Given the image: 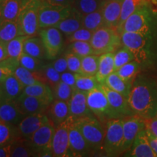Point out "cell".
Segmentation results:
<instances>
[{
    "label": "cell",
    "instance_id": "obj_1",
    "mask_svg": "<svg viewBox=\"0 0 157 157\" xmlns=\"http://www.w3.org/2000/svg\"><path fill=\"white\" fill-rule=\"evenodd\" d=\"M127 100L135 115L143 119L156 117L157 79L140 72L132 82Z\"/></svg>",
    "mask_w": 157,
    "mask_h": 157
},
{
    "label": "cell",
    "instance_id": "obj_2",
    "mask_svg": "<svg viewBox=\"0 0 157 157\" xmlns=\"http://www.w3.org/2000/svg\"><path fill=\"white\" fill-rule=\"evenodd\" d=\"M121 44L134 55L143 70L157 71V32H122Z\"/></svg>",
    "mask_w": 157,
    "mask_h": 157
},
{
    "label": "cell",
    "instance_id": "obj_3",
    "mask_svg": "<svg viewBox=\"0 0 157 157\" xmlns=\"http://www.w3.org/2000/svg\"><path fill=\"white\" fill-rule=\"evenodd\" d=\"M117 31L119 34L122 32H157V10L151 2L146 0L118 27Z\"/></svg>",
    "mask_w": 157,
    "mask_h": 157
},
{
    "label": "cell",
    "instance_id": "obj_4",
    "mask_svg": "<svg viewBox=\"0 0 157 157\" xmlns=\"http://www.w3.org/2000/svg\"><path fill=\"white\" fill-rule=\"evenodd\" d=\"M71 118L74 124L87 141L93 154L103 153L105 124L102 123L95 116Z\"/></svg>",
    "mask_w": 157,
    "mask_h": 157
},
{
    "label": "cell",
    "instance_id": "obj_5",
    "mask_svg": "<svg viewBox=\"0 0 157 157\" xmlns=\"http://www.w3.org/2000/svg\"><path fill=\"white\" fill-rule=\"evenodd\" d=\"M95 55L101 56L107 52H114L122 45L121 36L117 29L103 26L94 31L90 40Z\"/></svg>",
    "mask_w": 157,
    "mask_h": 157
},
{
    "label": "cell",
    "instance_id": "obj_6",
    "mask_svg": "<svg viewBox=\"0 0 157 157\" xmlns=\"http://www.w3.org/2000/svg\"><path fill=\"white\" fill-rule=\"evenodd\" d=\"M123 142V119H113L105 124L103 154L106 156L121 155Z\"/></svg>",
    "mask_w": 157,
    "mask_h": 157
},
{
    "label": "cell",
    "instance_id": "obj_7",
    "mask_svg": "<svg viewBox=\"0 0 157 157\" xmlns=\"http://www.w3.org/2000/svg\"><path fill=\"white\" fill-rule=\"evenodd\" d=\"M87 101L88 106L93 114L104 124L111 119H119L111 108L101 84L87 93Z\"/></svg>",
    "mask_w": 157,
    "mask_h": 157
},
{
    "label": "cell",
    "instance_id": "obj_8",
    "mask_svg": "<svg viewBox=\"0 0 157 157\" xmlns=\"http://www.w3.org/2000/svg\"><path fill=\"white\" fill-rule=\"evenodd\" d=\"M41 0H28L23 7L17 19L21 35L38 36L39 31V9Z\"/></svg>",
    "mask_w": 157,
    "mask_h": 157
},
{
    "label": "cell",
    "instance_id": "obj_9",
    "mask_svg": "<svg viewBox=\"0 0 157 157\" xmlns=\"http://www.w3.org/2000/svg\"><path fill=\"white\" fill-rule=\"evenodd\" d=\"M71 6L52 5L42 1L39 9V28L54 27L71 13Z\"/></svg>",
    "mask_w": 157,
    "mask_h": 157
},
{
    "label": "cell",
    "instance_id": "obj_10",
    "mask_svg": "<svg viewBox=\"0 0 157 157\" xmlns=\"http://www.w3.org/2000/svg\"><path fill=\"white\" fill-rule=\"evenodd\" d=\"M38 36L44 44L47 60H55L59 57L64 46V38L61 31L56 27L40 29Z\"/></svg>",
    "mask_w": 157,
    "mask_h": 157
},
{
    "label": "cell",
    "instance_id": "obj_11",
    "mask_svg": "<svg viewBox=\"0 0 157 157\" xmlns=\"http://www.w3.org/2000/svg\"><path fill=\"white\" fill-rule=\"evenodd\" d=\"M145 128L144 119L137 115L123 118V142L121 155L128 151L141 129Z\"/></svg>",
    "mask_w": 157,
    "mask_h": 157
},
{
    "label": "cell",
    "instance_id": "obj_12",
    "mask_svg": "<svg viewBox=\"0 0 157 157\" xmlns=\"http://www.w3.org/2000/svg\"><path fill=\"white\" fill-rule=\"evenodd\" d=\"M93 153L73 119L69 117V157L93 156Z\"/></svg>",
    "mask_w": 157,
    "mask_h": 157
},
{
    "label": "cell",
    "instance_id": "obj_13",
    "mask_svg": "<svg viewBox=\"0 0 157 157\" xmlns=\"http://www.w3.org/2000/svg\"><path fill=\"white\" fill-rule=\"evenodd\" d=\"M52 148L54 156L69 157V118L56 127Z\"/></svg>",
    "mask_w": 157,
    "mask_h": 157
},
{
    "label": "cell",
    "instance_id": "obj_14",
    "mask_svg": "<svg viewBox=\"0 0 157 157\" xmlns=\"http://www.w3.org/2000/svg\"><path fill=\"white\" fill-rule=\"evenodd\" d=\"M56 127L50 121L37 129L29 139L37 151V156L43 151L52 150V143Z\"/></svg>",
    "mask_w": 157,
    "mask_h": 157
},
{
    "label": "cell",
    "instance_id": "obj_15",
    "mask_svg": "<svg viewBox=\"0 0 157 157\" xmlns=\"http://www.w3.org/2000/svg\"><path fill=\"white\" fill-rule=\"evenodd\" d=\"M101 86L106 95L111 108L119 119H123L129 116L135 115L129 106L127 98L110 89L105 84L102 83Z\"/></svg>",
    "mask_w": 157,
    "mask_h": 157
},
{
    "label": "cell",
    "instance_id": "obj_16",
    "mask_svg": "<svg viewBox=\"0 0 157 157\" xmlns=\"http://www.w3.org/2000/svg\"><path fill=\"white\" fill-rule=\"evenodd\" d=\"M14 102L21 113L24 116L46 113L50 104L42 99L23 93Z\"/></svg>",
    "mask_w": 157,
    "mask_h": 157
},
{
    "label": "cell",
    "instance_id": "obj_17",
    "mask_svg": "<svg viewBox=\"0 0 157 157\" xmlns=\"http://www.w3.org/2000/svg\"><path fill=\"white\" fill-rule=\"evenodd\" d=\"M48 121L45 113L25 116L17 125L19 138L29 139L37 129Z\"/></svg>",
    "mask_w": 157,
    "mask_h": 157
},
{
    "label": "cell",
    "instance_id": "obj_18",
    "mask_svg": "<svg viewBox=\"0 0 157 157\" xmlns=\"http://www.w3.org/2000/svg\"><path fill=\"white\" fill-rule=\"evenodd\" d=\"M123 156L129 157H157L149 144L146 127L139 132L132 146L123 154Z\"/></svg>",
    "mask_w": 157,
    "mask_h": 157
},
{
    "label": "cell",
    "instance_id": "obj_19",
    "mask_svg": "<svg viewBox=\"0 0 157 157\" xmlns=\"http://www.w3.org/2000/svg\"><path fill=\"white\" fill-rule=\"evenodd\" d=\"M70 117L80 118L95 116L88 106L87 101V93L74 90L73 94L69 102Z\"/></svg>",
    "mask_w": 157,
    "mask_h": 157
},
{
    "label": "cell",
    "instance_id": "obj_20",
    "mask_svg": "<svg viewBox=\"0 0 157 157\" xmlns=\"http://www.w3.org/2000/svg\"><path fill=\"white\" fill-rule=\"evenodd\" d=\"M45 113L49 121L56 127H58L70 117L69 103L67 101L54 99Z\"/></svg>",
    "mask_w": 157,
    "mask_h": 157
},
{
    "label": "cell",
    "instance_id": "obj_21",
    "mask_svg": "<svg viewBox=\"0 0 157 157\" xmlns=\"http://www.w3.org/2000/svg\"><path fill=\"white\" fill-rule=\"evenodd\" d=\"M123 0H105L101 10L104 26L116 29L119 23Z\"/></svg>",
    "mask_w": 157,
    "mask_h": 157
},
{
    "label": "cell",
    "instance_id": "obj_22",
    "mask_svg": "<svg viewBox=\"0 0 157 157\" xmlns=\"http://www.w3.org/2000/svg\"><path fill=\"white\" fill-rule=\"evenodd\" d=\"M24 117L14 101H3L0 103V121L2 122L17 126Z\"/></svg>",
    "mask_w": 157,
    "mask_h": 157
},
{
    "label": "cell",
    "instance_id": "obj_23",
    "mask_svg": "<svg viewBox=\"0 0 157 157\" xmlns=\"http://www.w3.org/2000/svg\"><path fill=\"white\" fill-rule=\"evenodd\" d=\"M2 91L3 101H15L23 93L25 86L14 74L9 76L0 84Z\"/></svg>",
    "mask_w": 157,
    "mask_h": 157
},
{
    "label": "cell",
    "instance_id": "obj_24",
    "mask_svg": "<svg viewBox=\"0 0 157 157\" xmlns=\"http://www.w3.org/2000/svg\"><path fill=\"white\" fill-rule=\"evenodd\" d=\"M82 16L83 15L81 13L72 7L71 13H70V15L60 21L54 27L58 29L66 37L82 28Z\"/></svg>",
    "mask_w": 157,
    "mask_h": 157
},
{
    "label": "cell",
    "instance_id": "obj_25",
    "mask_svg": "<svg viewBox=\"0 0 157 157\" xmlns=\"http://www.w3.org/2000/svg\"><path fill=\"white\" fill-rule=\"evenodd\" d=\"M28 0H2L1 19L17 21L18 17Z\"/></svg>",
    "mask_w": 157,
    "mask_h": 157
},
{
    "label": "cell",
    "instance_id": "obj_26",
    "mask_svg": "<svg viewBox=\"0 0 157 157\" xmlns=\"http://www.w3.org/2000/svg\"><path fill=\"white\" fill-rule=\"evenodd\" d=\"M115 71L114 52H107L99 56L98 70L96 74V78L100 83H104L105 78L111 73Z\"/></svg>",
    "mask_w": 157,
    "mask_h": 157
},
{
    "label": "cell",
    "instance_id": "obj_27",
    "mask_svg": "<svg viewBox=\"0 0 157 157\" xmlns=\"http://www.w3.org/2000/svg\"><path fill=\"white\" fill-rule=\"evenodd\" d=\"M23 93L38 98L49 103H52L55 99L52 88L48 84L42 82L25 87Z\"/></svg>",
    "mask_w": 157,
    "mask_h": 157
},
{
    "label": "cell",
    "instance_id": "obj_28",
    "mask_svg": "<svg viewBox=\"0 0 157 157\" xmlns=\"http://www.w3.org/2000/svg\"><path fill=\"white\" fill-rule=\"evenodd\" d=\"M23 52L40 60H47L46 51L39 36H29L25 41Z\"/></svg>",
    "mask_w": 157,
    "mask_h": 157
},
{
    "label": "cell",
    "instance_id": "obj_29",
    "mask_svg": "<svg viewBox=\"0 0 157 157\" xmlns=\"http://www.w3.org/2000/svg\"><path fill=\"white\" fill-rule=\"evenodd\" d=\"M21 35V29L17 21L0 20V42L7 44L12 39Z\"/></svg>",
    "mask_w": 157,
    "mask_h": 157
},
{
    "label": "cell",
    "instance_id": "obj_30",
    "mask_svg": "<svg viewBox=\"0 0 157 157\" xmlns=\"http://www.w3.org/2000/svg\"><path fill=\"white\" fill-rule=\"evenodd\" d=\"M110 89L114 90L117 93L121 94L126 98H128L132 88V83H129L121 78L116 71L111 73L105 78L104 83Z\"/></svg>",
    "mask_w": 157,
    "mask_h": 157
},
{
    "label": "cell",
    "instance_id": "obj_31",
    "mask_svg": "<svg viewBox=\"0 0 157 157\" xmlns=\"http://www.w3.org/2000/svg\"><path fill=\"white\" fill-rule=\"evenodd\" d=\"M11 156L29 157L37 156V151L29 139L17 138L13 143Z\"/></svg>",
    "mask_w": 157,
    "mask_h": 157
},
{
    "label": "cell",
    "instance_id": "obj_32",
    "mask_svg": "<svg viewBox=\"0 0 157 157\" xmlns=\"http://www.w3.org/2000/svg\"><path fill=\"white\" fill-rule=\"evenodd\" d=\"M143 71L142 66L140 63L134 60L124 65L115 71L124 80L132 84L136 76Z\"/></svg>",
    "mask_w": 157,
    "mask_h": 157
},
{
    "label": "cell",
    "instance_id": "obj_33",
    "mask_svg": "<svg viewBox=\"0 0 157 157\" xmlns=\"http://www.w3.org/2000/svg\"><path fill=\"white\" fill-rule=\"evenodd\" d=\"M13 74L25 87L42 82L39 71H32L21 66H17Z\"/></svg>",
    "mask_w": 157,
    "mask_h": 157
},
{
    "label": "cell",
    "instance_id": "obj_34",
    "mask_svg": "<svg viewBox=\"0 0 157 157\" xmlns=\"http://www.w3.org/2000/svg\"><path fill=\"white\" fill-rule=\"evenodd\" d=\"M105 0H74L72 7L82 15L101 10Z\"/></svg>",
    "mask_w": 157,
    "mask_h": 157
},
{
    "label": "cell",
    "instance_id": "obj_35",
    "mask_svg": "<svg viewBox=\"0 0 157 157\" xmlns=\"http://www.w3.org/2000/svg\"><path fill=\"white\" fill-rule=\"evenodd\" d=\"M103 26H104V20L101 9L82 16V27L84 28L94 32Z\"/></svg>",
    "mask_w": 157,
    "mask_h": 157
},
{
    "label": "cell",
    "instance_id": "obj_36",
    "mask_svg": "<svg viewBox=\"0 0 157 157\" xmlns=\"http://www.w3.org/2000/svg\"><path fill=\"white\" fill-rule=\"evenodd\" d=\"M39 71L42 82L48 84L52 89L60 81V74L53 67L52 63H45L42 69Z\"/></svg>",
    "mask_w": 157,
    "mask_h": 157
},
{
    "label": "cell",
    "instance_id": "obj_37",
    "mask_svg": "<svg viewBox=\"0 0 157 157\" xmlns=\"http://www.w3.org/2000/svg\"><path fill=\"white\" fill-rule=\"evenodd\" d=\"M100 83L95 76H86L76 74L75 89L87 93L90 91L99 87ZM74 89V90H75Z\"/></svg>",
    "mask_w": 157,
    "mask_h": 157
},
{
    "label": "cell",
    "instance_id": "obj_38",
    "mask_svg": "<svg viewBox=\"0 0 157 157\" xmlns=\"http://www.w3.org/2000/svg\"><path fill=\"white\" fill-rule=\"evenodd\" d=\"M28 36L21 35L15 37L13 39L6 44L7 56L9 58H15L19 60L20 57L23 52V48H24V43Z\"/></svg>",
    "mask_w": 157,
    "mask_h": 157
},
{
    "label": "cell",
    "instance_id": "obj_39",
    "mask_svg": "<svg viewBox=\"0 0 157 157\" xmlns=\"http://www.w3.org/2000/svg\"><path fill=\"white\" fill-rule=\"evenodd\" d=\"M17 138V126L0 121V147L13 143Z\"/></svg>",
    "mask_w": 157,
    "mask_h": 157
},
{
    "label": "cell",
    "instance_id": "obj_40",
    "mask_svg": "<svg viewBox=\"0 0 157 157\" xmlns=\"http://www.w3.org/2000/svg\"><path fill=\"white\" fill-rule=\"evenodd\" d=\"M66 51L71 52L81 58L84 56H90V55H95L90 42H84V41H76V42H69Z\"/></svg>",
    "mask_w": 157,
    "mask_h": 157
},
{
    "label": "cell",
    "instance_id": "obj_41",
    "mask_svg": "<svg viewBox=\"0 0 157 157\" xmlns=\"http://www.w3.org/2000/svg\"><path fill=\"white\" fill-rule=\"evenodd\" d=\"M99 56L90 55L82 58L81 74L86 76H95L98 70Z\"/></svg>",
    "mask_w": 157,
    "mask_h": 157
},
{
    "label": "cell",
    "instance_id": "obj_42",
    "mask_svg": "<svg viewBox=\"0 0 157 157\" xmlns=\"http://www.w3.org/2000/svg\"><path fill=\"white\" fill-rule=\"evenodd\" d=\"M135 60L134 55L128 48L121 45L114 52L115 71L127 63Z\"/></svg>",
    "mask_w": 157,
    "mask_h": 157
},
{
    "label": "cell",
    "instance_id": "obj_43",
    "mask_svg": "<svg viewBox=\"0 0 157 157\" xmlns=\"http://www.w3.org/2000/svg\"><path fill=\"white\" fill-rule=\"evenodd\" d=\"M19 66V60L9 57L2 61H0V84L9 76L13 74L15 70Z\"/></svg>",
    "mask_w": 157,
    "mask_h": 157
},
{
    "label": "cell",
    "instance_id": "obj_44",
    "mask_svg": "<svg viewBox=\"0 0 157 157\" xmlns=\"http://www.w3.org/2000/svg\"><path fill=\"white\" fill-rule=\"evenodd\" d=\"M145 1L146 0H123L122 5H121V17L118 27L120 26L126 21L127 17L132 15Z\"/></svg>",
    "mask_w": 157,
    "mask_h": 157
},
{
    "label": "cell",
    "instance_id": "obj_45",
    "mask_svg": "<svg viewBox=\"0 0 157 157\" xmlns=\"http://www.w3.org/2000/svg\"><path fill=\"white\" fill-rule=\"evenodd\" d=\"M19 63L20 66L32 71H39L42 69L43 66L45 64L44 60H40V59L34 58V57L25 53L24 52L20 57Z\"/></svg>",
    "mask_w": 157,
    "mask_h": 157
},
{
    "label": "cell",
    "instance_id": "obj_46",
    "mask_svg": "<svg viewBox=\"0 0 157 157\" xmlns=\"http://www.w3.org/2000/svg\"><path fill=\"white\" fill-rule=\"evenodd\" d=\"M52 90L55 99L67 102H69L74 92L73 88L61 80Z\"/></svg>",
    "mask_w": 157,
    "mask_h": 157
},
{
    "label": "cell",
    "instance_id": "obj_47",
    "mask_svg": "<svg viewBox=\"0 0 157 157\" xmlns=\"http://www.w3.org/2000/svg\"><path fill=\"white\" fill-rule=\"evenodd\" d=\"M93 31L89 30V29L82 27L81 29H78L73 34L69 36H66V41L68 43L76 42V41H84V42H90L92 36H93Z\"/></svg>",
    "mask_w": 157,
    "mask_h": 157
},
{
    "label": "cell",
    "instance_id": "obj_48",
    "mask_svg": "<svg viewBox=\"0 0 157 157\" xmlns=\"http://www.w3.org/2000/svg\"><path fill=\"white\" fill-rule=\"evenodd\" d=\"M63 56L67 61L68 71L74 73L81 74L82 58L67 51L64 52Z\"/></svg>",
    "mask_w": 157,
    "mask_h": 157
},
{
    "label": "cell",
    "instance_id": "obj_49",
    "mask_svg": "<svg viewBox=\"0 0 157 157\" xmlns=\"http://www.w3.org/2000/svg\"><path fill=\"white\" fill-rule=\"evenodd\" d=\"M52 63L57 71L59 72L60 74H62L65 71H68L67 61H66V59L64 56L58 57V58L55 59L54 61Z\"/></svg>",
    "mask_w": 157,
    "mask_h": 157
},
{
    "label": "cell",
    "instance_id": "obj_50",
    "mask_svg": "<svg viewBox=\"0 0 157 157\" xmlns=\"http://www.w3.org/2000/svg\"><path fill=\"white\" fill-rule=\"evenodd\" d=\"M76 74L70 71H67L60 74V80L71 86L74 90L75 89L76 86Z\"/></svg>",
    "mask_w": 157,
    "mask_h": 157
},
{
    "label": "cell",
    "instance_id": "obj_51",
    "mask_svg": "<svg viewBox=\"0 0 157 157\" xmlns=\"http://www.w3.org/2000/svg\"><path fill=\"white\" fill-rule=\"evenodd\" d=\"M145 127L150 131L154 136L157 137V117L151 119H144Z\"/></svg>",
    "mask_w": 157,
    "mask_h": 157
},
{
    "label": "cell",
    "instance_id": "obj_52",
    "mask_svg": "<svg viewBox=\"0 0 157 157\" xmlns=\"http://www.w3.org/2000/svg\"><path fill=\"white\" fill-rule=\"evenodd\" d=\"M146 135H147V137H148L149 144H150L152 150L154 151V152L156 154L157 156V137L154 136V135H153L150 131L148 130L146 128Z\"/></svg>",
    "mask_w": 157,
    "mask_h": 157
},
{
    "label": "cell",
    "instance_id": "obj_53",
    "mask_svg": "<svg viewBox=\"0 0 157 157\" xmlns=\"http://www.w3.org/2000/svg\"><path fill=\"white\" fill-rule=\"evenodd\" d=\"M43 2H46L52 5L71 6L74 0H43Z\"/></svg>",
    "mask_w": 157,
    "mask_h": 157
},
{
    "label": "cell",
    "instance_id": "obj_54",
    "mask_svg": "<svg viewBox=\"0 0 157 157\" xmlns=\"http://www.w3.org/2000/svg\"><path fill=\"white\" fill-rule=\"evenodd\" d=\"M12 151H13V144L12 143L0 147V157L11 156Z\"/></svg>",
    "mask_w": 157,
    "mask_h": 157
},
{
    "label": "cell",
    "instance_id": "obj_55",
    "mask_svg": "<svg viewBox=\"0 0 157 157\" xmlns=\"http://www.w3.org/2000/svg\"><path fill=\"white\" fill-rule=\"evenodd\" d=\"M8 58L6 49V44H4L0 42V61H2L5 59Z\"/></svg>",
    "mask_w": 157,
    "mask_h": 157
},
{
    "label": "cell",
    "instance_id": "obj_56",
    "mask_svg": "<svg viewBox=\"0 0 157 157\" xmlns=\"http://www.w3.org/2000/svg\"><path fill=\"white\" fill-rule=\"evenodd\" d=\"M3 101V95H2V91L1 86H0V103Z\"/></svg>",
    "mask_w": 157,
    "mask_h": 157
},
{
    "label": "cell",
    "instance_id": "obj_57",
    "mask_svg": "<svg viewBox=\"0 0 157 157\" xmlns=\"http://www.w3.org/2000/svg\"><path fill=\"white\" fill-rule=\"evenodd\" d=\"M148 1H149V2H151L153 5H157V0H148Z\"/></svg>",
    "mask_w": 157,
    "mask_h": 157
},
{
    "label": "cell",
    "instance_id": "obj_58",
    "mask_svg": "<svg viewBox=\"0 0 157 157\" xmlns=\"http://www.w3.org/2000/svg\"><path fill=\"white\" fill-rule=\"evenodd\" d=\"M0 19H1V1H0Z\"/></svg>",
    "mask_w": 157,
    "mask_h": 157
},
{
    "label": "cell",
    "instance_id": "obj_59",
    "mask_svg": "<svg viewBox=\"0 0 157 157\" xmlns=\"http://www.w3.org/2000/svg\"><path fill=\"white\" fill-rule=\"evenodd\" d=\"M41 1H43V0H41Z\"/></svg>",
    "mask_w": 157,
    "mask_h": 157
},
{
    "label": "cell",
    "instance_id": "obj_60",
    "mask_svg": "<svg viewBox=\"0 0 157 157\" xmlns=\"http://www.w3.org/2000/svg\"><path fill=\"white\" fill-rule=\"evenodd\" d=\"M0 1H2V0H0Z\"/></svg>",
    "mask_w": 157,
    "mask_h": 157
},
{
    "label": "cell",
    "instance_id": "obj_61",
    "mask_svg": "<svg viewBox=\"0 0 157 157\" xmlns=\"http://www.w3.org/2000/svg\"><path fill=\"white\" fill-rule=\"evenodd\" d=\"M156 117H157V116H156Z\"/></svg>",
    "mask_w": 157,
    "mask_h": 157
}]
</instances>
